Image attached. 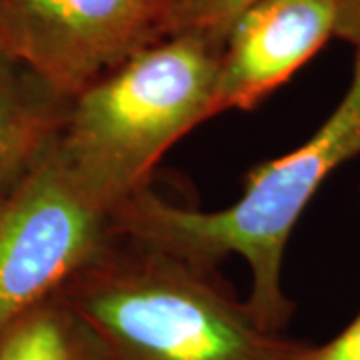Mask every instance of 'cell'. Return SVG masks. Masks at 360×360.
<instances>
[{
	"instance_id": "8",
	"label": "cell",
	"mask_w": 360,
	"mask_h": 360,
	"mask_svg": "<svg viewBox=\"0 0 360 360\" xmlns=\"http://www.w3.org/2000/svg\"><path fill=\"white\" fill-rule=\"evenodd\" d=\"M0 360H108L98 338L60 292L22 314L0 338Z\"/></svg>"
},
{
	"instance_id": "5",
	"label": "cell",
	"mask_w": 360,
	"mask_h": 360,
	"mask_svg": "<svg viewBox=\"0 0 360 360\" xmlns=\"http://www.w3.org/2000/svg\"><path fill=\"white\" fill-rule=\"evenodd\" d=\"M174 0H0V56L66 98L167 39Z\"/></svg>"
},
{
	"instance_id": "10",
	"label": "cell",
	"mask_w": 360,
	"mask_h": 360,
	"mask_svg": "<svg viewBox=\"0 0 360 360\" xmlns=\"http://www.w3.org/2000/svg\"><path fill=\"white\" fill-rule=\"evenodd\" d=\"M309 360H360V312L330 342L312 348Z\"/></svg>"
},
{
	"instance_id": "1",
	"label": "cell",
	"mask_w": 360,
	"mask_h": 360,
	"mask_svg": "<svg viewBox=\"0 0 360 360\" xmlns=\"http://www.w3.org/2000/svg\"><path fill=\"white\" fill-rule=\"evenodd\" d=\"M58 292L108 360H309L314 348L260 326L217 269L118 234Z\"/></svg>"
},
{
	"instance_id": "3",
	"label": "cell",
	"mask_w": 360,
	"mask_h": 360,
	"mask_svg": "<svg viewBox=\"0 0 360 360\" xmlns=\"http://www.w3.org/2000/svg\"><path fill=\"white\" fill-rule=\"evenodd\" d=\"M222 40L170 34L94 80L70 101L56 144L78 182L115 214L168 148L212 118Z\"/></svg>"
},
{
	"instance_id": "9",
	"label": "cell",
	"mask_w": 360,
	"mask_h": 360,
	"mask_svg": "<svg viewBox=\"0 0 360 360\" xmlns=\"http://www.w3.org/2000/svg\"><path fill=\"white\" fill-rule=\"evenodd\" d=\"M257 0H174L168 14L167 34H206L222 40L236 16Z\"/></svg>"
},
{
	"instance_id": "4",
	"label": "cell",
	"mask_w": 360,
	"mask_h": 360,
	"mask_svg": "<svg viewBox=\"0 0 360 360\" xmlns=\"http://www.w3.org/2000/svg\"><path fill=\"white\" fill-rule=\"evenodd\" d=\"M56 139L0 196V338L115 236Z\"/></svg>"
},
{
	"instance_id": "7",
	"label": "cell",
	"mask_w": 360,
	"mask_h": 360,
	"mask_svg": "<svg viewBox=\"0 0 360 360\" xmlns=\"http://www.w3.org/2000/svg\"><path fill=\"white\" fill-rule=\"evenodd\" d=\"M70 98L13 58L0 56V196L60 134Z\"/></svg>"
},
{
	"instance_id": "2",
	"label": "cell",
	"mask_w": 360,
	"mask_h": 360,
	"mask_svg": "<svg viewBox=\"0 0 360 360\" xmlns=\"http://www.w3.org/2000/svg\"><path fill=\"white\" fill-rule=\"evenodd\" d=\"M360 156V44L342 101L309 141L257 167L226 208L198 210L168 202L148 186L116 208L112 232L153 245L198 266L240 257L250 269L248 309L260 326L283 333L295 304L283 288L290 232L322 182Z\"/></svg>"
},
{
	"instance_id": "11",
	"label": "cell",
	"mask_w": 360,
	"mask_h": 360,
	"mask_svg": "<svg viewBox=\"0 0 360 360\" xmlns=\"http://www.w3.org/2000/svg\"><path fill=\"white\" fill-rule=\"evenodd\" d=\"M336 39L360 44V0H340V13L336 22Z\"/></svg>"
},
{
	"instance_id": "6",
	"label": "cell",
	"mask_w": 360,
	"mask_h": 360,
	"mask_svg": "<svg viewBox=\"0 0 360 360\" xmlns=\"http://www.w3.org/2000/svg\"><path fill=\"white\" fill-rule=\"evenodd\" d=\"M340 0H257L232 22L220 54L214 116L250 110L336 34Z\"/></svg>"
}]
</instances>
